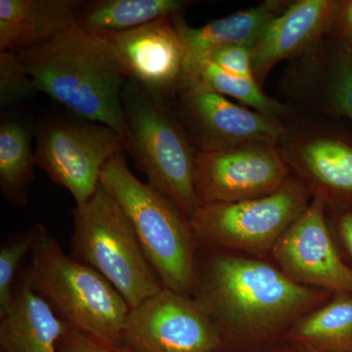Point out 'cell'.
Wrapping results in <instances>:
<instances>
[{
	"label": "cell",
	"mask_w": 352,
	"mask_h": 352,
	"mask_svg": "<svg viewBox=\"0 0 352 352\" xmlns=\"http://www.w3.org/2000/svg\"><path fill=\"white\" fill-rule=\"evenodd\" d=\"M17 52L36 92L72 115L110 127L126 141L122 94L129 78L105 39L76 25Z\"/></svg>",
	"instance_id": "6da1fadb"
},
{
	"label": "cell",
	"mask_w": 352,
	"mask_h": 352,
	"mask_svg": "<svg viewBox=\"0 0 352 352\" xmlns=\"http://www.w3.org/2000/svg\"><path fill=\"white\" fill-rule=\"evenodd\" d=\"M127 153L148 184L191 219L201 206L195 189L197 149L171 103L129 78L122 94Z\"/></svg>",
	"instance_id": "7a4b0ae2"
},
{
	"label": "cell",
	"mask_w": 352,
	"mask_h": 352,
	"mask_svg": "<svg viewBox=\"0 0 352 352\" xmlns=\"http://www.w3.org/2000/svg\"><path fill=\"white\" fill-rule=\"evenodd\" d=\"M25 274L69 327L110 349L120 346L129 305L97 271L68 256L44 226Z\"/></svg>",
	"instance_id": "3957f363"
},
{
	"label": "cell",
	"mask_w": 352,
	"mask_h": 352,
	"mask_svg": "<svg viewBox=\"0 0 352 352\" xmlns=\"http://www.w3.org/2000/svg\"><path fill=\"white\" fill-rule=\"evenodd\" d=\"M100 183L120 204L164 288L187 296L195 288V236L190 220L129 170L124 153L109 160Z\"/></svg>",
	"instance_id": "277c9868"
},
{
	"label": "cell",
	"mask_w": 352,
	"mask_h": 352,
	"mask_svg": "<svg viewBox=\"0 0 352 352\" xmlns=\"http://www.w3.org/2000/svg\"><path fill=\"white\" fill-rule=\"evenodd\" d=\"M316 295L270 264L219 256L206 271L200 305L233 327L256 332L285 323Z\"/></svg>",
	"instance_id": "5b68a950"
},
{
	"label": "cell",
	"mask_w": 352,
	"mask_h": 352,
	"mask_svg": "<svg viewBox=\"0 0 352 352\" xmlns=\"http://www.w3.org/2000/svg\"><path fill=\"white\" fill-rule=\"evenodd\" d=\"M73 219L72 256L110 282L131 309L164 288L131 220L101 183L87 203L76 205Z\"/></svg>",
	"instance_id": "8992f818"
},
{
	"label": "cell",
	"mask_w": 352,
	"mask_h": 352,
	"mask_svg": "<svg viewBox=\"0 0 352 352\" xmlns=\"http://www.w3.org/2000/svg\"><path fill=\"white\" fill-rule=\"evenodd\" d=\"M36 166L68 190L76 205L94 195L109 160L127 153L126 139L110 127L75 115L50 118L34 131Z\"/></svg>",
	"instance_id": "52a82bcc"
},
{
	"label": "cell",
	"mask_w": 352,
	"mask_h": 352,
	"mask_svg": "<svg viewBox=\"0 0 352 352\" xmlns=\"http://www.w3.org/2000/svg\"><path fill=\"white\" fill-rule=\"evenodd\" d=\"M302 185L287 182L274 193L235 203L201 205L190 219L195 239L208 245L258 251L274 247L307 208Z\"/></svg>",
	"instance_id": "ba28073f"
},
{
	"label": "cell",
	"mask_w": 352,
	"mask_h": 352,
	"mask_svg": "<svg viewBox=\"0 0 352 352\" xmlns=\"http://www.w3.org/2000/svg\"><path fill=\"white\" fill-rule=\"evenodd\" d=\"M288 173L276 145L245 143L198 151L196 193L201 205L251 200L282 188Z\"/></svg>",
	"instance_id": "9c48e42d"
},
{
	"label": "cell",
	"mask_w": 352,
	"mask_h": 352,
	"mask_svg": "<svg viewBox=\"0 0 352 352\" xmlns=\"http://www.w3.org/2000/svg\"><path fill=\"white\" fill-rule=\"evenodd\" d=\"M219 346V332L205 308L163 288L129 310L120 346L133 352H214Z\"/></svg>",
	"instance_id": "30bf717a"
},
{
	"label": "cell",
	"mask_w": 352,
	"mask_h": 352,
	"mask_svg": "<svg viewBox=\"0 0 352 352\" xmlns=\"http://www.w3.org/2000/svg\"><path fill=\"white\" fill-rule=\"evenodd\" d=\"M177 96L175 112L197 151L245 143L277 145L284 136L276 119L236 105L223 95L184 87Z\"/></svg>",
	"instance_id": "8fae6325"
},
{
	"label": "cell",
	"mask_w": 352,
	"mask_h": 352,
	"mask_svg": "<svg viewBox=\"0 0 352 352\" xmlns=\"http://www.w3.org/2000/svg\"><path fill=\"white\" fill-rule=\"evenodd\" d=\"M175 17L131 31L98 34L111 46L127 78L168 103L182 89L185 76V51Z\"/></svg>",
	"instance_id": "7c38bea8"
},
{
	"label": "cell",
	"mask_w": 352,
	"mask_h": 352,
	"mask_svg": "<svg viewBox=\"0 0 352 352\" xmlns=\"http://www.w3.org/2000/svg\"><path fill=\"white\" fill-rule=\"evenodd\" d=\"M273 248L292 279L352 295V270L333 245L320 196L315 197Z\"/></svg>",
	"instance_id": "4fadbf2b"
},
{
	"label": "cell",
	"mask_w": 352,
	"mask_h": 352,
	"mask_svg": "<svg viewBox=\"0 0 352 352\" xmlns=\"http://www.w3.org/2000/svg\"><path fill=\"white\" fill-rule=\"evenodd\" d=\"M338 4L330 0H300L270 21L252 47L256 82L279 62L300 54L328 32Z\"/></svg>",
	"instance_id": "5bb4252c"
},
{
	"label": "cell",
	"mask_w": 352,
	"mask_h": 352,
	"mask_svg": "<svg viewBox=\"0 0 352 352\" xmlns=\"http://www.w3.org/2000/svg\"><path fill=\"white\" fill-rule=\"evenodd\" d=\"M82 0H0V51L46 43L78 24Z\"/></svg>",
	"instance_id": "9a60e30c"
},
{
	"label": "cell",
	"mask_w": 352,
	"mask_h": 352,
	"mask_svg": "<svg viewBox=\"0 0 352 352\" xmlns=\"http://www.w3.org/2000/svg\"><path fill=\"white\" fill-rule=\"evenodd\" d=\"M68 327L24 273L10 308L0 316V352H59Z\"/></svg>",
	"instance_id": "2e32d148"
},
{
	"label": "cell",
	"mask_w": 352,
	"mask_h": 352,
	"mask_svg": "<svg viewBox=\"0 0 352 352\" xmlns=\"http://www.w3.org/2000/svg\"><path fill=\"white\" fill-rule=\"evenodd\" d=\"M284 6L282 2L266 1L199 28L189 27L182 16H175L176 29L185 51L184 80L210 53L219 48L230 45L252 47L265 25L283 12Z\"/></svg>",
	"instance_id": "e0dca14e"
},
{
	"label": "cell",
	"mask_w": 352,
	"mask_h": 352,
	"mask_svg": "<svg viewBox=\"0 0 352 352\" xmlns=\"http://www.w3.org/2000/svg\"><path fill=\"white\" fill-rule=\"evenodd\" d=\"M32 129L18 115H2L0 120V191L15 207L29 203L36 164L32 148Z\"/></svg>",
	"instance_id": "ac0fdd59"
},
{
	"label": "cell",
	"mask_w": 352,
	"mask_h": 352,
	"mask_svg": "<svg viewBox=\"0 0 352 352\" xmlns=\"http://www.w3.org/2000/svg\"><path fill=\"white\" fill-rule=\"evenodd\" d=\"M283 155L324 188L352 194V145L346 141L309 136L292 143Z\"/></svg>",
	"instance_id": "d6986e66"
},
{
	"label": "cell",
	"mask_w": 352,
	"mask_h": 352,
	"mask_svg": "<svg viewBox=\"0 0 352 352\" xmlns=\"http://www.w3.org/2000/svg\"><path fill=\"white\" fill-rule=\"evenodd\" d=\"M186 6L179 0H94L85 2L76 25L90 34H117L175 17Z\"/></svg>",
	"instance_id": "ffe728a7"
},
{
	"label": "cell",
	"mask_w": 352,
	"mask_h": 352,
	"mask_svg": "<svg viewBox=\"0 0 352 352\" xmlns=\"http://www.w3.org/2000/svg\"><path fill=\"white\" fill-rule=\"evenodd\" d=\"M338 295L298 324L296 339L317 351L352 352V295Z\"/></svg>",
	"instance_id": "44dd1931"
},
{
	"label": "cell",
	"mask_w": 352,
	"mask_h": 352,
	"mask_svg": "<svg viewBox=\"0 0 352 352\" xmlns=\"http://www.w3.org/2000/svg\"><path fill=\"white\" fill-rule=\"evenodd\" d=\"M193 87L206 91L230 96L256 109V112L276 119L285 108L267 96L254 78H245L227 73L210 60H204L185 78L183 87Z\"/></svg>",
	"instance_id": "7402d4cb"
},
{
	"label": "cell",
	"mask_w": 352,
	"mask_h": 352,
	"mask_svg": "<svg viewBox=\"0 0 352 352\" xmlns=\"http://www.w3.org/2000/svg\"><path fill=\"white\" fill-rule=\"evenodd\" d=\"M43 228V224L36 223L28 230L13 234L0 250V316H3L11 307L16 272L25 256L29 252L32 254Z\"/></svg>",
	"instance_id": "603a6c76"
},
{
	"label": "cell",
	"mask_w": 352,
	"mask_h": 352,
	"mask_svg": "<svg viewBox=\"0 0 352 352\" xmlns=\"http://www.w3.org/2000/svg\"><path fill=\"white\" fill-rule=\"evenodd\" d=\"M36 92L25 65L16 51H0V108L10 109Z\"/></svg>",
	"instance_id": "cb8c5ba5"
},
{
	"label": "cell",
	"mask_w": 352,
	"mask_h": 352,
	"mask_svg": "<svg viewBox=\"0 0 352 352\" xmlns=\"http://www.w3.org/2000/svg\"><path fill=\"white\" fill-rule=\"evenodd\" d=\"M331 100L338 113L352 120V51L340 53L333 65Z\"/></svg>",
	"instance_id": "d4e9b609"
},
{
	"label": "cell",
	"mask_w": 352,
	"mask_h": 352,
	"mask_svg": "<svg viewBox=\"0 0 352 352\" xmlns=\"http://www.w3.org/2000/svg\"><path fill=\"white\" fill-rule=\"evenodd\" d=\"M207 59L227 73L241 78H254L252 64V47L250 46H226L210 53Z\"/></svg>",
	"instance_id": "484cf974"
},
{
	"label": "cell",
	"mask_w": 352,
	"mask_h": 352,
	"mask_svg": "<svg viewBox=\"0 0 352 352\" xmlns=\"http://www.w3.org/2000/svg\"><path fill=\"white\" fill-rule=\"evenodd\" d=\"M59 352H113L112 349L78 332L72 327L67 329L66 333L58 344Z\"/></svg>",
	"instance_id": "4316f807"
},
{
	"label": "cell",
	"mask_w": 352,
	"mask_h": 352,
	"mask_svg": "<svg viewBox=\"0 0 352 352\" xmlns=\"http://www.w3.org/2000/svg\"><path fill=\"white\" fill-rule=\"evenodd\" d=\"M340 233L352 256V212L344 215L340 219Z\"/></svg>",
	"instance_id": "83f0119b"
},
{
	"label": "cell",
	"mask_w": 352,
	"mask_h": 352,
	"mask_svg": "<svg viewBox=\"0 0 352 352\" xmlns=\"http://www.w3.org/2000/svg\"><path fill=\"white\" fill-rule=\"evenodd\" d=\"M342 23H344V36L352 43V1L347 2L344 16H342Z\"/></svg>",
	"instance_id": "f1b7e54d"
},
{
	"label": "cell",
	"mask_w": 352,
	"mask_h": 352,
	"mask_svg": "<svg viewBox=\"0 0 352 352\" xmlns=\"http://www.w3.org/2000/svg\"><path fill=\"white\" fill-rule=\"evenodd\" d=\"M113 352H133L129 351V349H126V347L119 346L116 347V349H112Z\"/></svg>",
	"instance_id": "f546056e"
}]
</instances>
